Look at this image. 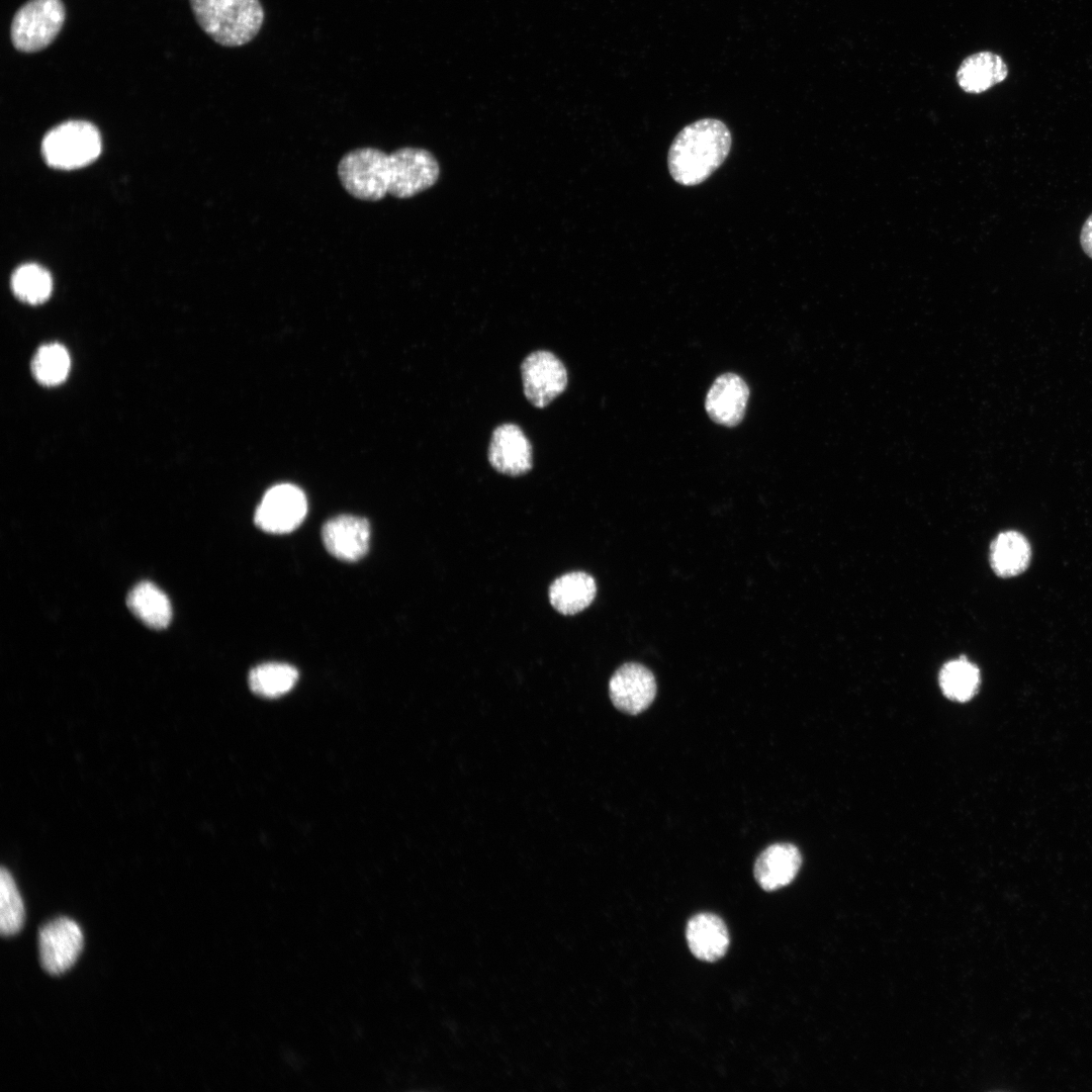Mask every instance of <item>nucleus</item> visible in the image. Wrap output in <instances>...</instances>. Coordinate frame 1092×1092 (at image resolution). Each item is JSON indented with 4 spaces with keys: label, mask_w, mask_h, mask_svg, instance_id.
Instances as JSON below:
<instances>
[{
    "label": "nucleus",
    "mask_w": 1092,
    "mask_h": 1092,
    "mask_svg": "<svg viewBox=\"0 0 1092 1092\" xmlns=\"http://www.w3.org/2000/svg\"><path fill=\"white\" fill-rule=\"evenodd\" d=\"M338 175L353 197L377 201L387 194L410 198L427 190L437 182L440 167L430 152L420 148H401L390 154L360 148L340 160Z\"/></svg>",
    "instance_id": "obj_1"
},
{
    "label": "nucleus",
    "mask_w": 1092,
    "mask_h": 1092,
    "mask_svg": "<svg viewBox=\"0 0 1092 1092\" xmlns=\"http://www.w3.org/2000/svg\"><path fill=\"white\" fill-rule=\"evenodd\" d=\"M731 144V132L719 119L703 118L685 126L668 151L670 176L684 186L704 182L723 164Z\"/></svg>",
    "instance_id": "obj_2"
},
{
    "label": "nucleus",
    "mask_w": 1092,
    "mask_h": 1092,
    "mask_svg": "<svg viewBox=\"0 0 1092 1092\" xmlns=\"http://www.w3.org/2000/svg\"><path fill=\"white\" fill-rule=\"evenodd\" d=\"M200 27L223 47L251 41L264 22L260 0H189Z\"/></svg>",
    "instance_id": "obj_3"
},
{
    "label": "nucleus",
    "mask_w": 1092,
    "mask_h": 1092,
    "mask_svg": "<svg viewBox=\"0 0 1092 1092\" xmlns=\"http://www.w3.org/2000/svg\"><path fill=\"white\" fill-rule=\"evenodd\" d=\"M41 152L46 162L54 168H80L99 156L100 134L90 122L67 121L47 133L41 144Z\"/></svg>",
    "instance_id": "obj_4"
},
{
    "label": "nucleus",
    "mask_w": 1092,
    "mask_h": 1092,
    "mask_svg": "<svg viewBox=\"0 0 1092 1092\" xmlns=\"http://www.w3.org/2000/svg\"><path fill=\"white\" fill-rule=\"evenodd\" d=\"M65 21L61 0H29L14 14L10 37L14 48L35 53L53 42Z\"/></svg>",
    "instance_id": "obj_5"
},
{
    "label": "nucleus",
    "mask_w": 1092,
    "mask_h": 1092,
    "mask_svg": "<svg viewBox=\"0 0 1092 1092\" xmlns=\"http://www.w3.org/2000/svg\"><path fill=\"white\" fill-rule=\"evenodd\" d=\"M307 500L303 491L292 484L271 487L256 509L254 522L261 530L284 534L295 530L304 520Z\"/></svg>",
    "instance_id": "obj_6"
},
{
    "label": "nucleus",
    "mask_w": 1092,
    "mask_h": 1092,
    "mask_svg": "<svg viewBox=\"0 0 1092 1092\" xmlns=\"http://www.w3.org/2000/svg\"><path fill=\"white\" fill-rule=\"evenodd\" d=\"M38 948L42 968L51 975L63 974L75 964L82 951V930L70 918H56L40 928Z\"/></svg>",
    "instance_id": "obj_7"
},
{
    "label": "nucleus",
    "mask_w": 1092,
    "mask_h": 1092,
    "mask_svg": "<svg viewBox=\"0 0 1092 1092\" xmlns=\"http://www.w3.org/2000/svg\"><path fill=\"white\" fill-rule=\"evenodd\" d=\"M521 374L524 393L537 407L548 405L567 385L563 363L549 351L529 354L521 365Z\"/></svg>",
    "instance_id": "obj_8"
},
{
    "label": "nucleus",
    "mask_w": 1092,
    "mask_h": 1092,
    "mask_svg": "<svg viewBox=\"0 0 1092 1092\" xmlns=\"http://www.w3.org/2000/svg\"><path fill=\"white\" fill-rule=\"evenodd\" d=\"M613 705L620 711L637 715L646 710L656 695L653 673L644 665L628 662L620 666L609 681Z\"/></svg>",
    "instance_id": "obj_9"
},
{
    "label": "nucleus",
    "mask_w": 1092,
    "mask_h": 1092,
    "mask_svg": "<svg viewBox=\"0 0 1092 1092\" xmlns=\"http://www.w3.org/2000/svg\"><path fill=\"white\" fill-rule=\"evenodd\" d=\"M370 525L365 518L341 515L327 521L322 530L326 549L336 558L356 561L368 551Z\"/></svg>",
    "instance_id": "obj_10"
},
{
    "label": "nucleus",
    "mask_w": 1092,
    "mask_h": 1092,
    "mask_svg": "<svg viewBox=\"0 0 1092 1092\" xmlns=\"http://www.w3.org/2000/svg\"><path fill=\"white\" fill-rule=\"evenodd\" d=\"M488 460L500 473L517 476L532 467V447L520 427L503 424L492 433L488 447Z\"/></svg>",
    "instance_id": "obj_11"
},
{
    "label": "nucleus",
    "mask_w": 1092,
    "mask_h": 1092,
    "mask_svg": "<svg viewBox=\"0 0 1092 1092\" xmlns=\"http://www.w3.org/2000/svg\"><path fill=\"white\" fill-rule=\"evenodd\" d=\"M748 397L746 382L735 373H724L710 387L705 407L715 423L735 427L744 417Z\"/></svg>",
    "instance_id": "obj_12"
},
{
    "label": "nucleus",
    "mask_w": 1092,
    "mask_h": 1092,
    "mask_svg": "<svg viewBox=\"0 0 1092 1092\" xmlns=\"http://www.w3.org/2000/svg\"><path fill=\"white\" fill-rule=\"evenodd\" d=\"M802 864V856L792 843H775L767 846L756 858L754 878L765 891L788 886L796 878Z\"/></svg>",
    "instance_id": "obj_13"
},
{
    "label": "nucleus",
    "mask_w": 1092,
    "mask_h": 1092,
    "mask_svg": "<svg viewBox=\"0 0 1092 1092\" xmlns=\"http://www.w3.org/2000/svg\"><path fill=\"white\" fill-rule=\"evenodd\" d=\"M686 937L692 953L705 962L718 961L729 946L725 923L719 916L711 913L693 916L688 922Z\"/></svg>",
    "instance_id": "obj_14"
},
{
    "label": "nucleus",
    "mask_w": 1092,
    "mask_h": 1092,
    "mask_svg": "<svg viewBox=\"0 0 1092 1092\" xmlns=\"http://www.w3.org/2000/svg\"><path fill=\"white\" fill-rule=\"evenodd\" d=\"M1008 76V68L1003 59L992 52L984 51L967 57L957 72V81L967 93L980 94Z\"/></svg>",
    "instance_id": "obj_15"
},
{
    "label": "nucleus",
    "mask_w": 1092,
    "mask_h": 1092,
    "mask_svg": "<svg viewBox=\"0 0 1092 1092\" xmlns=\"http://www.w3.org/2000/svg\"><path fill=\"white\" fill-rule=\"evenodd\" d=\"M1031 560L1027 538L1015 530L999 533L990 545L989 561L994 573L1009 578L1024 572Z\"/></svg>",
    "instance_id": "obj_16"
},
{
    "label": "nucleus",
    "mask_w": 1092,
    "mask_h": 1092,
    "mask_svg": "<svg viewBox=\"0 0 1092 1092\" xmlns=\"http://www.w3.org/2000/svg\"><path fill=\"white\" fill-rule=\"evenodd\" d=\"M597 593L593 576L582 571L569 572L555 579L549 588L553 608L563 615H574L590 605Z\"/></svg>",
    "instance_id": "obj_17"
},
{
    "label": "nucleus",
    "mask_w": 1092,
    "mask_h": 1092,
    "mask_svg": "<svg viewBox=\"0 0 1092 1092\" xmlns=\"http://www.w3.org/2000/svg\"><path fill=\"white\" fill-rule=\"evenodd\" d=\"M126 604L131 613L151 628L163 629L171 622L172 607L169 598L150 581L134 585L127 595Z\"/></svg>",
    "instance_id": "obj_18"
},
{
    "label": "nucleus",
    "mask_w": 1092,
    "mask_h": 1092,
    "mask_svg": "<svg viewBox=\"0 0 1092 1092\" xmlns=\"http://www.w3.org/2000/svg\"><path fill=\"white\" fill-rule=\"evenodd\" d=\"M981 676L979 668L966 657L946 662L939 672V686L943 695L956 702H967L978 692Z\"/></svg>",
    "instance_id": "obj_19"
},
{
    "label": "nucleus",
    "mask_w": 1092,
    "mask_h": 1092,
    "mask_svg": "<svg viewBox=\"0 0 1092 1092\" xmlns=\"http://www.w3.org/2000/svg\"><path fill=\"white\" fill-rule=\"evenodd\" d=\"M298 678L297 669L286 663L268 662L255 666L249 673V686L253 693L276 698L288 693Z\"/></svg>",
    "instance_id": "obj_20"
},
{
    "label": "nucleus",
    "mask_w": 1092,
    "mask_h": 1092,
    "mask_svg": "<svg viewBox=\"0 0 1092 1092\" xmlns=\"http://www.w3.org/2000/svg\"><path fill=\"white\" fill-rule=\"evenodd\" d=\"M11 288L20 300L29 304H39L50 297L53 281L44 268L28 263L14 271L11 276Z\"/></svg>",
    "instance_id": "obj_21"
},
{
    "label": "nucleus",
    "mask_w": 1092,
    "mask_h": 1092,
    "mask_svg": "<svg viewBox=\"0 0 1092 1092\" xmlns=\"http://www.w3.org/2000/svg\"><path fill=\"white\" fill-rule=\"evenodd\" d=\"M70 366V356L66 348L58 343H51L39 347L36 351L32 359L31 371L34 378L42 385L55 386L66 379Z\"/></svg>",
    "instance_id": "obj_22"
},
{
    "label": "nucleus",
    "mask_w": 1092,
    "mask_h": 1092,
    "mask_svg": "<svg viewBox=\"0 0 1092 1092\" xmlns=\"http://www.w3.org/2000/svg\"><path fill=\"white\" fill-rule=\"evenodd\" d=\"M24 922V905L15 882L5 868L0 872V930L2 935L16 934Z\"/></svg>",
    "instance_id": "obj_23"
},
{
    "label": "nucleus",
    "mask_w": 1092,
    "mask_h": 1092,
    "mask_svg": "<svg viewBox=\"0 0 1092 1092\" xmlns=\"http://www.w3.org/2000/svg\"><path fill=\"white\" fill-rule=\"evenodd\" d=\"M1080 245L1083 252L1092 259V213L1086 218L1080 232Z\"/></svg>",
    "instance_id": "obj_24"
}]
</instances>
